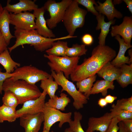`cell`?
I'll return each instance as SVG.
<instances>
[{
    "label": "cell",
    "mask_w": 132,
    "mask_h": 132,
    "mask_svg": "<svg viewBox=\"0 0 132 132\" xmlns=\"http://www.w3.org/2000/svg\"><path fill=\"white\" fill-rule=\"evenodd\" d=\"M116 51L109 46L99 44L93 50L90 57L77 65L71 74L73 82H77L94 75L105 64L116 56Z\"/></svg>",
    "instance_id": "obj_1"
},
{
    "label": "cell",
    "mask_w": 132,
    "mask_h": 132,
    "mask_svg": "<svg viewBox=\"0 0 132 132\" xmlns=\"http://www.w3.org/2000/svg\"><path fill=\"white\" fill-rule=\"evenodd\" d=\"M14 35L16 38L15 43L8 48L10 53L17 47L25 44L33 46L37 51L42 52L51 48L53 43L58 40L73 38L67 36L56 38L45 37L39 34L35 30H27L15 29Z\"/></svg>",
    "instance_id": "obj_2"
},
{
    "label": "cell",
    "mask_w": 132,
    "mask_h": 132,
    "mask_svg": "<svg viewBox=\"0 0 132 132\" xmlns=\"http://www.w3.org/2000/svg\"><path fill=\"white\" fill-rule=\"evenodd\" d=\"M8 90L16 97L20 104H23L28 100L36 99L42 94L35 84H30L23 80H14L11 77L6 79L2 85V91Z\"/></svg>",
    "instance_id": "obj_3"
},
{
    "label": "cell",
    "mask_w": 132,
    "mask_h": 132,
    "mask_svg": "<svg viewBox=\"0 0 132 132\" xmlns=\"http://www.w3.org/2000/svg\"><path fill=\"white\" fill-rule=\"evenodd\" d=\"M87 13V11L79 7L76 0H72L65 11L62 20L68 35L73 36L76 29L83 26Z\"/></svg>",
    "instance_id": "obj_4"
},
{
    "label": "cell",
    "mask_w": 132,
    "mask_h": 132,
    "mask_svg": "<svg viewBox=\"0 0 132 132\" xmlns=\"http://www.w3.org/2000/svg\"><path fill=\"white\" fill-rule=\"evenodd\" d=\"M51 75L58 85L62 88L61 92L65 91L73 98V105L77 110L83 108L88 102V99L82 93L77 90L73 83L65 77L62 72L56 73L51 71Z\"/></svg>",
    "instance_id": "obj_5"
},
{
    "label": "cell",
    "mask_w": 132,
    "mask_h": 132,
    "mask_svg": "<svg viewBox=\"0 0 132 132\" xmlns=\"http://www.w3.org/2000/svg\"><path fill=\"white\" fill-rule=\"evenodd\" d=\"M44 56L49 60L47 64L51 71L56 73L62 72L67 79L78 65L80 58L79 57L60 56L46 54Z\"/></svg>",
    "instance_id": "obj_6"
},
{
    "label": "cell",
    "mask_w": 132,
    "mask_h": 132,
    "mask_svg": "<svg viewBox=\"0 0 132 132\" xmlns=\"http://www.w3.org/2000/svg\"><path fill=\"white\" fill-rule=\"evenodd\" d=\"M72 0H62L59 2L55 0H48L43 6L45 10L49 13L50 18L46 20L49 29L56 27L57 24L63 20L65 11Z\"/></svg>",
    "instance_id": "obj_7"
},
{
    "label": "cell",
    "mask_w": 132,
    "mask_h": 132,
    "mask_svg": "<svg viewBox=\"0 0 132 132\" xmlns=\"http://www.w3.org/2000/svg\"><path fill=\"white\" fill-rule=\"evenodd\" d=\"M13 73V76L11 77V79L23 80L32 84H35L39 81L52 76L46 71L31 65L19 67Z\"/></svg>",
    "instance_id": "obj_8"
},
{
    "label": "cell",
    "mask_w": 132,
    "mask_h": 132,
    "mask_svg": "<svg viewBox=\"0 0 132 132\" xmlns=\"http://www.w3.org/2000/svg\"><path fill=\"white\" fill-rule=\"evenodd\" d=\"M43 112L44 120L43 129L50 131L51 126L57 122H59L58 126L61 128L64 124L66 122L69 123L72 120V112L63 113L45 103Z\"/></svg>",
    "instance_id": "obj_9"
},
{
    "label": "cell",
    "mask_w": 132,
    "mask_h": 132,
    "mask_svg": "<svg viewBox=\"0 0 132 132\" xmlns=\"http://www.w3.org/2000/svg\"><path fill=\"white\" fill-rule=\"evenodd\" d=\"M10 24L15 26L14 29L17 28L27 30H35L36 29L34 20L35 15L28 12H24L14 14L9 13Z\"/></svg>",
    "instance_id": "obj_10"
},
{
    "label": "cell",
    "mask_w": 132,
    "mask_h": 132,
    "mask_svg": "<svg viewBox=\"0 0 132 132\" xmlns=\"http://www.w3.org/2000/svg\"><path fill=\"white\" fill-rule=\"evenodd\" d=\"M47 94L46 92L43 90L38 98L28 100L24 102L22 108L16 110L17 118L24 114H34L43 112Z\"/></svg>",
    "instance_id": "obj_11"
},
{
    "label": "cell",
    "mask_w": 132,
    "mask_h": 132,
    "mask_svg": "<svg viewBox=\"0 0 132 132\" xmlns=\"http://www.w3.org/2000/svg\"><path fill=\"white\" fill-rule=\"evenodd\" d=\"M20 118V125L24 128L25 132H38L44 120L43 112L24 114Z\"/></svg>",
    "instance_id": "obj_12"
},
{
    "label": "cell",
    "mask_w": 132,
    "mask_h": 132,
    "mask_svg": "<svg viewBox=\"0 0 132 132\" xmlns=\"http://www.w3.org/2000/svg\"><path fill=\"white\" fill-rule=\"evenodd\" d=\"M110 33L112 37L117 35L121 36L125 43L131 44L132 37V16H125L121 24L112 26Z\"/></svg>",
    "instance_id": "obj_13"
},
{
    "label": "cell",
    "mask_w": 132,
    "mask_h": 132,
    "mask_svg": "<svg viewBox=\"0 0 132 132\" xmlns=\"http://www.w3.org/2000/svg\"><path fill=\"white\" fill-rule=\"evenodd\" d=\"M45 11L44 6L38 8L33 11V13L36 19L35 30L42 36L46 38H54L55 35L47 26L46 21L44 16Z\"/></svg>",
    "instance_id": "obj_14"
},
{
    "label": "cell",
    "mask_w": 132,
    "mask_h": 132,
    "mask_svg": "<svg viewBox=\"0 0 132 132\" xmlns=\"http://www.w3.org/2000/svg\"><path fill=\"white\" fill-rule=\"evenodd\" d=\"M110 113H105L99 117H91L89 119L88 128L86 132L98 131L106 132L112 119Z\"/></svg>",
    "instance_id": "obj_15"
},
{
    "label": "cell",
    "mask_w": 132,
    "mask_h": 132,
    "mask_svg": "<svg viewBox=\"0 0 132 132\" xmlns=\"http://www.w3.org/2000/svg\"><path fill=\"white\" fill-rule=\"evenodd\" d=\"M97 3L98 5L94 7L96 10L99 13L106 15L109 21L115 18L120 19L123 17L122 14L115 8L112 0H106L103 3L98 1Z\"/></svg>",
    "instance_id": "obj_16"
},
{
    "label": "cell",
    "mask_w": 132,
    "mask_h": 132,
    "mask_svg": "<svg viewBox=\"0 0 132 132\" xmlns=\"http://www.w3.org/2000/svg\"><path fill=\"white\" fill-rule=\"evenodd\" d=\"M115 38L119 43L120 48L117 55L110 61L111 63L113 66L119 68L123 64H128L130 65L132 63L130 62V57L125 56V54L128 49L132 47V45L125 43L123 39L119 35L116 36Z\"/></svg>",
    "instance_id": "obj_17"
},
{
    "label": "cell",
    "mask_w": 132,
    "mask_h": 132,
    "mask_svg": "<svg viewBox=\"0 0 132 132\" xmlns=\"http://www.w3.org/2000/svg\"><path fill=\"white\" fill-rule=\"evenodd\" d=\"M10 1L8 0L6 6L4 9L9 12H13L16 14L22 12L34 11L38 8V6L35 3L34 1L31 0H20L19 2L14 4H10Z\"/></svg>",
    "instance_id": "obj_18"
},
{
    "label": "cell",
    "mask_w": 132,
    "mask_h": 132,
    "mask_svg": "<svg viewBox=\"0 0 132 132\" xmlns=\"http://www.w3.org/2000/svg\"><path fill=\"white\" fill-rule=\"evenodd\" d=\"M121 69L112 65L109 62L104 65L97 73L98 75L104 80L109 82L117 80L121 74Z\"/></svg>",
    "instance_id": "obj_19"
},
{
    "label": "cell",
    "mask_w": 132,
    "mask_h": 132,
    "mask_svg": "<svg viewBox=\"0 0 132 132\" xmlns=\"http://www.w3.org/2000/svg\"><path fill=\"white\" fill-rule=\"evenodd\" d=\"M96 19L98 23L96 30H99L100 29L101 30L98 38L99 43L100 45H105L106 37L110 31V27L111 25L115 23V20H113L106 22L104 20V15L99 13L96 16Z\"/></svg>",
    "instance_id": "obj_20"
},
{
    "label": "cell",
    "mask_w": 132,
    "mask_h": 132,
    "mask_svg": "<svg viewBox=\"0 0 132 132\" xmlns=\"http://www.w3.org/2000/svg\"><path fill=\"white\" fill-rule=\"evenodd\" d=\"M10 13L7 10L4 9L2 12L0 14V30L8 45L11 39L15 38L12 35L10 31Z\"/></svg>",
    "instance_id": "obj_21"
},
{
    "label": "cell",
    "mask_w": 132,
    "mask_h": 132,
    "mask_svg": "<svg viewBox=\"0 0 132 132\" xmlns=\"http://www.w3.org/2000/svg\"><path fill=\"white\" fill-rule=\"evenodd\" d=\"M60 96V97H58L55 95L45 102V104L55 109L62 111L65 110L66 107L70 102L71 100L67 97V95L64 93H61Z\"/></svg>",
    "instance_id": "obj_22"
},
{
    "label": "cell",
    "mask_w": 132,
    "mask_h": 132,
    "mask_svg": "<svg viewBox=\"0 0 132 132\" xmlns=\"http://www.w3.org/2000/svg\"><path fill=\"white\" fill-rule=\"evenodd\" d=\"M0 64L3 67L6 72L13 73L15 70L20 67V64L14 61L12 58L8 49L0 54Z\"/></svg>",
    "instance_id": "obj_23"
},
{
    "label": "cell",
    "mask_w": 132,
    "mask_h": 132,
    "mask_svg": "<svg viewBox=\"0 0 132 132\" xmlns=\"http://www.w3.org/2000/svg\"><path fill=\"white\" fill-rule=\"evenodd\" d=\"M121 74L117 81L122 88L132 84V64L122 65L120 67Z\"/></svg>",
    "instance_id": "obj_24"
},
{
    "label": "cell",
    "mask_w": 132,
    "mask_h": 132,
    "mask_svg": "<svg viewBox=\"0 0 132 132\" xmlns=\"http://www.w3.org/2000/svg\"><path fill=\"white\" fill-rule=\"evenodd\" d=\"M114 88L113 81L109 82L104 80H98L93 85L90 95L101 93L103 96L105 97L107 95L108 89L113 90Z\"/></svg>",
    "instance_id": "obj_25"
},
{
    "label": "cell",
    "mask_w": 132,
    "mask_h": 132,
    "mask_svg": "<svg viewBox=\"0 0 132 132\" xmlns=\"http://www.w3.org/2000/svg\"><path fill=\"white\" fill-rule=\"evenodd\" d=\"M97 75H95L87 78L77 82V87L78 88V91L82 93L88 99H89V96L93 83L95 81Z\"/></svg>",
    "instance_id": "obj_26"
},
{
    "label": "cell",
    "mask_w": 132,
    "mask_h": 132,
    "mask_svg": "<svg viewBox=\"0 0 132 132\" xmlns=\"http://www.w3.org/2000/svg\"><path fill=\"white\" fill-rule=\"evenodd\" d=\"M68 47L66 42L60 40L54 42L52 47L45 51L48 55L57 56H66V52L67 49Z\"/></svg>",
    "instance_id": "obj_27"
},
{
    "label": "cell",
    "mask_w": 132,
    "mask_h": 132,
    "mask_svg": "<svg viewBox=\"0 0 132 132\" xmlns=\"http://www.w3.org/2000/svg\"><path fill=\"white\" fill-rule=\"evenodd\" d=\"M17 118L16 109L3 104L0 106V123L15 121Z\"/></svg>",
    "instance_id": "obj_28"
},
{
    "label": "cell",
    "mask_w": 132,
    "mask_h": 132,
    "mask_svg": "<svg viewBox=\"0 0 132 132\" xmlns=\"http://www.w3.org/2000/svg\"><path fill=\"white\" fill-rule=\"evenodd\" d=\"M53 79L51 76L41 81L40 87L49 95L50 98L55 96V92L58 88V85L55 81H54Z\"/></svg>",
    "instance_id": "obj_29"
},
{
    "label": "cell",
    "mask_w": 132,
    "mask_h": 132,
    "mask_svg": "<svg viewBox=\"0 0 132 132\" xmlns=\"http://www.w3.org/2000/svg\"><path fill=\"white\" fill-rule=\"evenodd\" d=\"M110 111L112 118H116L120 121L127 119H132V112L120 109L114 104L112 105Z\"/></svg>",
    "instance_id": "obj_30"
},
{
    "label": "cell",
    "mask_w": 132,
    "mask_h": 132,
    "mask_svg": "<svg viewBox=\"0 0 132 132\" xmlns=\"http://www.w3.org/2000/svg\"><path fill=\"white\" fill-rule=\"evenodd\" d=\"M86 45L77 44H73L71 47H68L66 49V56L70 57H79L85 55L87 51Z\"/></svg>",
    "instance_id": "obj_31"
},
{
    "label": "cell",
    "mask_w": 132,
    "mask_h": 132,
    "mask_svg": "<svg viewBox=\"0 0 132 132\" xmlns=\"http://www.w3.org/2000/svg\"><path fill=\"white\" fill-rule=\"evenodd\" d=\"M4 92V94L2 98L3 104L16 109L18 105L20 104L18 99L12 92L10 90Z\"/></svg>",
    "instance_id": "obj_32"
},
{
    "label": "cell",
    "mask_w": 132,
    "mask_h": 132,
    "mask_svg": "<svg viewBox=\"0 0 132 132\" xmlns=\"http://www.w3.org/2000/svg\"><path fill=\"white\" fill-rule=\"evenodd\" d=\"M82 115L79 112H74V120H71L69 123V128L73 132H86L82 127L81 121L82 119Z\"/></svg>",
    "instance_id": "obj_33"
},
{
    "label": "cell",
    "mask_w": 132,
    "mask_h": 132,
    "mask_svg": "<svg viewBox=\"0 0 132 132\" xmlns=\"http://www.w3.org/2000/svg\"><path fill=\"white\" fill-rule=\"evenodd\" d=\"M79 4H81L87 9L88 11L90 12L93 15L97 16L99 13L96 10L94 5L95 6L98 4L94 0H76Z\"/></svg>",
    "instance_id": "obj_34"
},
{
    "label": "cell",
    "mask_w": 132,
    "mask_h": 132,
    "mask_svg": "<svg viewBox=\"0 0 132 132\" xmlns=\"http://www.w3.org/2000/svg\"><path fill=\"white\" fill-rule=\"evenodd\" d=\"M115 105L120 109L132 112V96L128 98H123L118 100Z\"/></svg>",
    "instance_id": "obj_35"
},
{
    "label": "cell",
    "mask_w": 132,
    "mask_h": 132,
    "mask_svg": "<svg viewBox=\"0 0 132 132\" xmlns=\"http://www.w3.org/2000/svg\"><path fill=\"white\" fill-rule=\"evenodd\" d=\"M119 122L116 118H112L106 132H118L119 129L118 124Z\"/></svg>",
    "instance_id": "obj_36"
},
{
    "label": "cell",
    "mask_w": 132,
    "mask_h": 132,
    "mask_svg": "<svg viewBox=\"0 0 132 132\" xmlns=\"http://www.w3.org/2000/svg\"><path fill=\"white\" fill-rule=\"evenodd\" d=\"M0 68V94H2V85L4 81L7 79L10 78L13 76V73H9L6 72H3Z\"/></svg>",
    "instance_id": "obj_37"
},
{
    "label": "cell",
    "mask_w": 132,
    "mask_h": 132,
    "mask_svg": "<svg viewBox=\"0 0 132 132\" xmlns=\"http://www.w3.org/2000/svg\"><path fill=\"white\" fill-rule=\"evenodd\" d=\"M81 40L84 44L85 45H90L92 44L93 41L92 36L90 34H86L82 37Z\"/></svg>",
    "instance_id": "obj_38"
},
{
    "label": "cell",
    "mask_w": 132,
    "mask_h": 132,
    "mask_svg": "<svg viewBox=\"0 0 132 132\" xmlns=\"http://www.w3.org/2000/svg\"><path fill=\"white\" fill-rule=\"evenodd\" d=\"M8 45L4 37L0 31V54L8 49Z\"/></svg>",
    "instance_id": "obj_39"
},
{
    "label": "cell",
    "mask_w": 132,
    "mask_h": 132,
    "mask_svg": "<svg viewBox=\"0 0 132 132\" xmlns=\"http://www.w3.org/2000/svg\"><path fill=\"white\" fill-rule=\"evenodd\" d=\"M122 121L128 132H132V119H127Z\"/></svg>",
    "instance_id": "obj_40"
},
{
    "label": "cell",
    "mask_w": 132,
    "mask_h": 132,
    "mask_svg": "<svg viewBox=\"0 0 132 132\" xmlns=\"http://www.w3.org/2000/svg\"><path fill=\"white\" fill-rule=\"evenodd\" d=\"M108 104H112L117 99V97L110 95H107L104 98Z\"/></svg>",
    "instance_id": "obj_41"
},
{
    "label": "cell",
    "mask_w": 132,
    "mask_h": 132,
    "mask_svg": "<svg viewBox=\"0 0 132 132\" xmlns=\"http://www.w3.org/2000/svg\"><path fill=\"white\" fill-rule=\"evenodd\" d=\"M108 104L104 98H100L98 102V105L102 108L106 106Z\"/></svg>",
    "instance_id": "obj_42"
},
{
    "label": "cell",
    "mask_w": 132,
    "mask_h": 132,
    "mask_svg": "<svg viewBox=\"0 0 132 132\" xmlns=\"http://www.w3.org/2000/svg\"><path fill=\"white\" fill-rule=\"evenodd\" d=\"M118 125L119 129L118 132H128L122 121L119 122Z\"/></svg>",
    "instance_id": "obj_43"
},
{
    "label": "cell",
    "mask_w": 132,
    "mask_h": 132,
    "mask_svg": "<svg viewBox=\"0 0 132 132\" xmlns=\"http://www.w3.org/2000/svg\"><path fill=\"white\" fill-rule=\"evenodd\" d=\"M127 6L129 11L132 13V0H123Z\"/></svg>",
    "instance_id": "obj_44"
},
{
    "label": "cell",
    "mask_w": 132,
    "mask_h": 132,
    "mask_svg": "<svg viewBox=\"0 0 132 132\" xmlns=\"http://www.w3.org/2000/svg\"><path fill=\"white\" fill-rule=\"evenodd\" d=\"M128 52L129 54V56H130L129 57L130 58V61L131 63H132V49H130L128 51Z\"/></svg>",
    "instance_id": "obj_45"
},
{
    "label": "cell",
    "mask_w": 132,
    "mask_h": 132,
    "mask_svg": "<svg viewBox=\"0 0 132 132\" xmlns=\"http://www.w3.org/2000/svg\"><path fill=\"white\" fill-rule=\"evenodd\" d=\"M122 1L123 0H114L113 1H112V2L114 5L121 3Z\"/></svg>",
    "instance_id": "obj_46"
},
{
    "label": "cell",
    "mask_w": 132,
    "mask_h": 132,
    "mask_svg": "<svg viewBox=\"0 0 132 132\" xmlns=\"http://www.w3.org/2000/svg\"><path fill=\"white\" fill-rule=\"evenodd\" d=\"M3 10V8L2 7L1 4L0 3V14L2 12Z\"/></svg>",
    "instance_id": "obj_47"
},
{
    "label": "cell",
    "mask_w": 132,
    "mask_h": 132,
    "mask_svg": "<svg viewBox=\"0 0 132 132\" xmlns=\"http://www.w3.org/2000/svg\"><path fill=\"white\" fill-rule=\"evenodd\" d=\"M64 132H73L69 128H66L64 131Z\"/></svg>",
    "instance_id": "obj_48"
},
{
    "label": "cell",
    "mask_w": 132,
    "mask_h": 132,
    "mask_svg": "<svg viewBox=\"0 0 132 132\" xmlns=\"http://www.w3.org/2000/svg\"><path fill=\"white\" fill-rule=\"evenodd\" d=\"M49 130L47 129H43V131L42 132H49Z\"/></svg>",
    "instance_id": "obj_49"
},
{
    "label": "cell",
    "mask_w": 132,
    "mask_h": 132,
    "mask_svg": "<svg viewBox=\"0 0 132 132\" xmlns=\"http://www.w3.org/2000/svg\"><path fill=\"white\" fill-rule=\"evenodd\" d=\"M51 132H55L53 131H52Z\"/></svg>",
    "instance_id": "obj_50"
},
{
    "label": "cell",
    "mask_w": 132,
    "mask_h": 132,
    "mask_svg": "<svg viewBox=\"0 0 132 132\" xmlns=\"http://www.w3.org/2000/svg\"></svg>",
    "instance_id": "obj_51"
},
{
    "label": "cell",
    "mask_w": 132,
    "mask_h": 132,
    "mask_svg": "<svg viewBox=\"0 0 132 132\" xmlns=\"http://www.w3.org/2000/svg\"></svg>",
    "instance_id": "obj_52"
},
{
    "label": "cell",
    "mask_w": 132,
    "mask_h": 132,
    "mask_svg": "<svg viewBox=\"0 0 132 132\" xmlns=\"http://www.w3.org/2000/svg\"></svg>",
    "instance_id": "obj_53"
}]
</instances>
